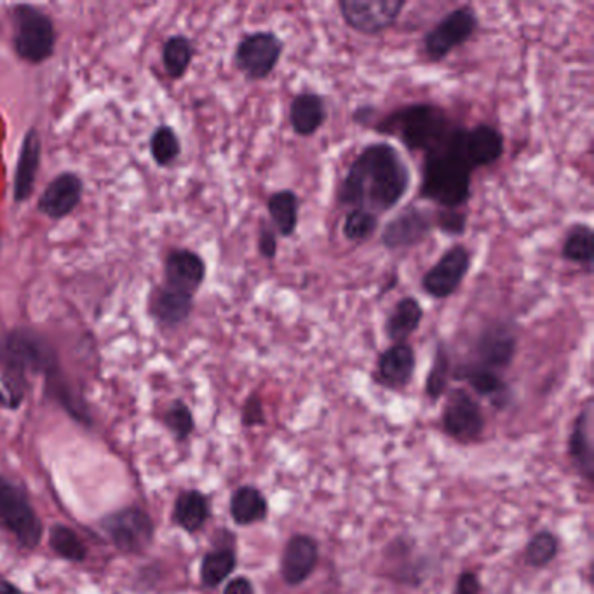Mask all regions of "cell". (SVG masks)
Here are the masks:
<instances>
[{
	"instance_id": "obj_42",
	"label": "cell",
	"mask_w": 594,
	"mask_h": 594,
	"mask_svg": "<svg viewBox=\"0 0 594 594\" xmlns=\"http://www.w3.org/2000/svg\"><path fill=\"white\" fill-rule=\"evenodd\" d=\"M223 594H255V586L248 577L239 575V577H234V579L227 582Z\"/></svg>"
},
{
	"instance_id": "obj_15",
	"label": "cell",
	"mask_w": 594,
	"mask_h": 594,
	"mask_svg": "<svg viewBox=\"0 0 594 594\" xmlns=\"http://www.w3.org/2000/svg\"><path fill=\"white\" fill-rule=\"evenodd\" d=\"M516 347H518V337L511 330V326L493 324L476 340L474 345L476 361L473 365L499 373L500 370H506L513 365Z\"/></svg>"
},
{
	"instance_id": "obj_6",
	"label": "cell",
	"mask_w": 594,
	"mask_h": 594,
	"mask_svg": "<svg viewBox=\"0 0 594 594\" xmlns=\"http://www.w3.org/2000/svg\"><path fill=\"white\" fill-rule=\"evenodd\" d=\"M480 18L473 6H460L446 14L422 39V49L429 61H443L455 49L462 48L476 34Z\"/></svg>"
},
{
	"instance_id": "obj_2",
	"label": "cell",
	"mask_w": 594,
	"mask_h": 594,
	"mask_svg": "<svg viewBox=\"0 0 594 594\" xmlns=\"http://www.w3.org/2000/svg\"><path fill=\"white\" fill-rule=\"evenodd\" d=\"M457 128L445 108L432 103H412L387 115L378 122L375 131L398 136L406 149L422 152L426 157L445 150Z\"/></svg>"
},
{
	"instance_id": "obj_28",
	"label": "cell",
	"mask_w": 594,
	"mask_h": 594,
	"mask_svg": "<svg viewBox=\"0 0 594 594\" xmlns=\"http://www.w3.org/2000/svg\"><path fill=\"white\" fill-rule=\"evenodd\" d=\"M173 520L185 532L194 534L210 520V500L199 490L180 493L173 509Z\"/></svg>"
},
{
	"instance_id": "obj_16",
	"label": "cell",
	"mask_w": 594,
	"mask_h": 594,
	"mask_svg": "<svg viewBox=\"0 0 594 594\" xmlns=\"http://www.w3.org/2000/svg\"><path fill=\"white\" fill-rule=\"evenodd\" d=\"M82 194L84 182L81 176L75 175L72 171H65L49 182L39 197L37 210L51 220H61L77 210L82 201Z\"/></svg>"
},
{
	"instance_id": "obj_30",
	"label": "cell",
	"mask_w": 594,
	"mask_h": 594,
	"mask_svg": "<svg viewBox=\"0 0 594 594\" xmlns=\"http://www.w3.org/2000/svg\"><path fill=\"white\" fill-rule=\"evenodd\" d=\"M194 60V44L185 35H171L168 41L164 42L162 48V65L164 72L173 81L182 79L187 74L190 65Z\"/></svg>"
},
{
	"instance_id": "obj_26",
	"label": "cell",
	"mask_w": 594,
	"mask_h": 594,
	"mask_svg": "<svg viewBox=\"0 0 594 594\" xmlns=\"http://www.w3.org/2000/svg\"><path fill=\"white\" fill-rule=\"evenodd\" d=\"M267 211L270 225L276 230L277 236L291 237L297 232L300 215V197L297 192L284 189L270 194Z\"/></svg>"
},
{
	"instance_id": "obj_14",
	"label": "cell",
	"mask_w": 594,
	"mask_h": 594,
	"mask_svg": "<svg viewBox=\"0 0 594 594\" xmlns=\"http://www.w3.org/2000/svg\"><path fill=\"white\" fill-rule=\"evenodd\" d=\"M432 229L434 213L417 206H406L405 210L399 211L385 225L382 230V244L391 251L410 250L413 246L424 243Z\"/></svg>"
},
{
	"instance_id": "obj_3",
	"label": "cell",
	"mask_w": 594,
	"mask_h": 594,
	"mask_svg": "<svg viewBox=\"0 0 594 594\" xmlns=\"http://www.w3.org/2000/svg\"><path fill=\"white\" fill-rule=\"evenodd\" d=\"M471 180L473 169L450 150H441L424 159L419 197L441 210H459L471 199Z\"/></svg>"
},
{
	"instance_id": "obj_19",
	"label": "cell",
	"mask_w": 594,
	"mask_h": 594,
	"mask_svg": "<svg viewBox=\"0 0 594 594\" xmlns=\"http://www.w3.org/2000/svg\"><path fill=\"white\" fill-rule=\"evenodd\" d=\"M42 140L39 131L35 128L28 129L23 136L20 156L16 161L14 171L13 199L14 203H25L35 190L37 173L41 168Z\"/></svg>"
},
{
	"instance_id": "obj_24",
	"label": "cell",
	"mask_w": 594,
	"mask_h": 594,
	"mask_svg": "<svg viewBox=\"0 0 594 594\" xmlns=\"http://www.w3.org/2000/svg\"><path fill=\"white\" fill-rule=\"evenodd\" d=\"M424 319V307L415 297H405L394 305L384 324L385 335L394 344H405L417 333Z\"/></svg>"
},
{
	"instance_id": "obj_11",
	"label": "cell",
	"mask_w": 594,
	"mask_h": 594,
	"mask_svg": "<svg viewBox=\"0 0 594 594\" xmlns=\"http://www.w3.org/2000/svg\"><path fill=\"white\" fill-rule=\"evenodd\" d=\"M473 264V253L464 244H455L439 257L422 277V290L436 300H445L459 291Z\"/></svg>"
},
{
	"instance_id": "obj_35",
	"label": "cell",
	"mask_w": 594,
	"mask_h": 594,
	"mask_svg": "<svg viewBox=\"0 0 594 594\" xmlns=\"http://www.w3.org/2000/svg\"><path fill=\"white\" fill-rule=\"evenodd\" d=\"M452 375V365H450V356L446 351V345L439 342L434 352V359H432L431 370L427 375L426 380V394L431 401H438L446 389H448V380Z\"/></svg>"
},
{
	"instance_id": "obj_23",
	"label": "cell",
	"mask_w": 594,
	"mask_h": 594,
	"mask_svg": "<svg viewBox=\"0 0 594 594\" xmlns=\"http://www.w3.org/2000/svg\"><path fill=\"white\" fill-rule=\"evenodd\" d=\"M568 457L577 473L588 483L594 478L593 436H591V405L586 406L575 419L568 436Z\"/></svg>"
},
{
	"instance_id": "obj_12",
	"label": "cell",
	"mask_w": 594,
	"mask_h": 594,
	"mask_svg": "<svg viewBox=\"0 0 594 594\" xmlns=\"http://www.w3.org/2000/svg\"><path fill=\"white\" fill-rule=\"evenodd\" d=\"M102 527L112 544L122 553H143L152 544L156 534L154 521L138 507H126L117 513L108 514L102 521Z\"/></svg>"
},
{
	"instance_id": "obj_13",
	"label": "cell",
	"mask_w": 594,
	"mask_h": 594,
	"mask_svg": "<svg viewBox=\"0 0 594 594\" xmlns=\"http://www.w3.org/2000/svg\"><path fill=\"white\" fill-rule=\"evenodd\" d=\"M441 427L446 436L457 443H471L480 439L485 431V415L480 403L466 389L450 392L441 417Z\"/></svg>"
},
{
	"instance_id": "obj_22",
	"label": "cell",
	"mask_w": 594,
	"mask_h": 594,
	"mask_svg": "<svg viewBox=\"0 0 594 594\" xmlns=\"http://www.w3.org/2000/svg\"><path fill=\"white\" fill-rule=\"evenodd\" d=\"M194 311V295L168 288L162 284L150 298V314L166 328L182 326Z\"/></svg>"
},
{
	"instance_id": "obj_4",
	"label": "cell",
	"mask_w": 594,
	"mask_h": 594,
	"mask_svg": "<svg viewBox=\"0 0 594 594\" xmlns=\"http://www.w3.org/2000/svg\"><path fill=\"white\" fill-rule=\"evenodd\" d=\"M54 366L53 352L34 331L16 328L0 338V375L27 385L28 373L49 372Z\"/></svg>"
},
{
	"instance_id": "obj_38",
	"label": "cell",
	"mask_w": 594,
	"mask_h": 594,
	"mask_svg": "<svg viewBox=\"0 0 594 594\" xmlns=\"http://www.w3.org/2000/svg\"><path fill=\"white\" fill-rule=\"evenodd\" d=\"M466 213L460 210H439L434 213V227L448 236H460L466 232Z\"/></svg>"
},
{
	"instance_id": "obj_44",
	"label": "cell",
	"mask_w": 594,
	"mask_h": 594,
	"mask_svg": "<svg viewBox=\"0 0 594 594\" xmlns=\"http://www.w3.org/2000/svg\"><path fill=\"white\" fill-rule=\"evenodd\" d=\"M0 594H28L23 591V589L18 588V586H14L11 582L6 581V579H0Z\"/></svg>"
},
{
	"instance_id": "obj_10",
	"label": "cell",
	"mask_w": 594,
	"mask_h": 594,
	"mask_svg": "<svg viewBox=\"0 0 594 594\" xmlns=\"http://www.w3.org/2000/svg\"><path fill=\"white\" fill-rule=\"evenodd\" d=\"M408 6L406 0H340L338 9L342 20L354 32L378 35L401 18Z\"/></svg>"
},
{
	"instance_id": "obj_39",
	"label": "cell",
	"mask_w": 594,
	"mask_h": 594,
	"mask_svg": "<svg viewBox=\"0 0 594 594\" xmlns=\"http://www.w3.org/2000/svg\"><path fill=\"white\" fill-rule=\"evenodd\" d=\"M277 248H279V237L274 227L269 222H260L258 229V253L265 260H276Z\"/></svg>"
},
{
	"instance_id": "obj_32",
	"label": "cell",
	"mask_w": 594,
	"mask_h": 594,
	"mask_svg": "<svg viewBox=\"0 0 594 594\" xmlns=\"http://www.w3.org/2000/svg\"><path fill=\"white\" fill-rule=\"evenodd\" d=\"M150 156L154 159L157 166L166 168L182 156V143L176 135L175 129L168 124H161L159 128L152 133L149 142Z\"/></svg>"
},
{
	"instance_id": "obj_25",
	"label": "cell",
	"mask_w": 594,
	"mask_h": 594,
	"mask_svg": "<svg viewBox=\"0 0 594 594\" xmlns=\"http://www.w3.org/2000/svg\"><path fill=\"white\" fill-rule=\"evenodd\" d=\"M269 514V502L257 486H239L230 497V516L239 527L262 523Z\"/></svg>"
},
{
	"instance_id": "obj_33",
	"label": "cell",
	"mask_w": 594,
	"mask_h": 594,
	"mask_svg": "<svg viewBox=\"0 0 594 594\" xmlns=\"http://www.w3.org/2000/svg\"><path fill=\"white\" fill-rule=\"evenodd\" d=\"M49 546L60 558L67 561L86 560L88 549L84 546L81 537L75 534L72 528L63 527V525H54L49 532Z\"/></svg>"
},
{
	"instance_id": "obj_17",
	"label": "cell",
	"mask_w": 594,
	"mask_h": 594,
	"mask_svg": "<svg viewBox=\"0 0 594 594\" xmlns=\"http://www.w3.org/2000/svg\"><path fill=\"white\" fill-rule=\"evenodd\" d=\"M319 546L314 537L295 534L283 549L281 577L288 586L304 584L318 567Z\"/></svg>"
},
{
	"instance_id": "obj_1",
	"label": "cell",
	"mask_w": 594,
	"mask_h": 594,
	"mask_svg": "<svg viewBox=\"0 0 594 594\" xmlns=\"http://www.w3.org/2000/svg\"><path fill=\"white\" fill-rule=\"evenodd\" d=\"M412 185V171L398 149L387 142L370 143L359 152L338 187L340 206L384 215L394 210Z\"/></svg>"
},
{
	"instance_id": "obj_36",
	"label": "cell",
	"mask_w": 594,
	"mask_h": 594,
	"mask_svg": "<svg viewBox=\"0 0 594 594\" xmlns=\"http://www.w3.org/2000/svg\"><path fill=\"white\" fill-rule=\"evenodd\" d=\"M560 551V540L553 532H537V534L528 540L525 547V560L528 565L534 568H544L558 556Z\"/></svg>"
},
{
	"instance_id": "obj_20",
	"label": "cell",
	"mask_w": 594,
	"mask_h": 594,
	"mask_svg": "<svg viewBox=\"0 0 594 594\" xmlns=\"http://www.w3.org/2000/svg\"><path fill=\"white\" fill-rule=\"evenodd\" d=\"M417 368L415 349L410 344H392L387 347L377 363V377L385 387L405 389L412 382Z\"/></svg>"
},
{
	"instance_id": "obj_21",
	"label": "cell",
	"mask_w": 594,
	"mask_h": 594,
	"mask_svg": "<svg viewBox=\"0 0 594 594\" xmlns=\"http://www.w3.org/2000/svg\"><path fill=\"white\" fill-rule=\"evenodd\" d=\"M288 117L293 133L302 138H309L323 128L324 122L328 119V105L324 96L312 91H302L291 100Z\"/></svg>"
},
{
	"instance_id": "obj_9",
	"label": "cell",
	"mask_w": 594,
	"mask_h": 594,
	"mask_svg": "<svg viewBox=\"0 0 594 594\" xmlns=\"http://www.w3.org/2000/svg\"><path fill=\"white\" fill-rule=\"evenodd\" d=\"M504 147V135L492 124H478L471 129L459 126L446 145V149L459 156L473 171L499 161Z\"/></svg>"
},
{
	"instance_id": "obj_5",
	"label": "cell",
	"mask_w": 594,
	"mask_h": 594,
	"mask_svg": "<svg viewBox=\"0 0 594 594\" xmlns=\"http://www.w3.org/2000/svg\"><path fill=\"white\" fill-rule=\"evenodd\" d=\"M13 48L30 65L48 61L56 49V28L48 14L30 4L13 7Z\"/></svg>"
},
{
	"instance_id": "obj_43",
	"label": "cell",
	"mask_w": 594,
	"mask_h": 594,
	"mask_svg": "<svg viewBox=\"0 0 594 594\" xmlns=\"http://www.w3.org/2000/svg\"><path fill=\"white\" fill-rule=\"evenodd\" d=\"M372 112V107L356 108V112H354V121L359 122V124H366V122H368V117H372Z\"/></svg>"
},
{
	"instance_id": "obj_27",
	"label": "cell",
	"mask_w": 594,
	"mask_h": 594,
	"mask_svg": "<svg viewBox=\"0 0 594 594\" xmlns=\"http://www.w3.org/2000/svg\"><path fill=\"white\" fill-rule=\"evenodd\" d=\"M453 378L464 380L473 387L476 394L492 399L495 406H502V399L507 401L509 389L497 372L469 363V365H460L459 368H455Z\"/></svg>"
},
{
	"instance_id": "obj_40",
	"label": "cell",
	"mask_w": 594,
	"mask_h": 594,
	"mask_svg": "<svg viewBox=\"0 0 594 594\" xmlns=\"http://www.w3.org/2000/svg\"><path fill=\"white\" fill-rule=\"evenodd\" d=\"M244 427L264 426L265 424V410L262 398H258L257 394H251L250 398L244 401L243 415H241Z\"/></svg>"
},
{
	"instance_id": "obj_18",
	"label": "cell",
	"mask_w": 594,
	"mask_h": 594,
	"mask_svg": "<svg viewBox=\"0 0 594 594\" xmlns=\"http://www.w3.org/2000/svg\"><path fill=\"white\" fill-rule=\"evenodd\" d=\"M206 262L196 251L171 250L164 260V284L173 290L196 295L206 279Z\"/></svg>"
},
{
	"instance_id": "obj_34",
	"label": "cell",
	"mask_w": 594,
	"mask_h": 594,
	"mask_svg": "<svg viewBox=\"0 0 594 594\" xmlns=\"http://www.w3.org/2000/svg\"><path fill=\"white\" fill-rule=\"evenodd\" d=\"M378 225H380V216L365 210H349L345 213L342 234L351 243H366L375 236Z\"/></svg>"
},
{
	"instance_id": "obj_7",
	"label": "cell",
	"mask_w": 594,
	"mask_h": 594,
	"mask_svg": "<svg viewBox=\"0 0 594 594\" xmlns=\"http://www.w3.org/2000/svg\"><path fill=\"white\" fill-rule=\"evenodd\" d=\"M0 523L25 549L39 546L42 523L28 500L27 493L13 481L0 476Z\"/></svg>"
},
{
	"instance_id": "obj_31",
	"label": "cell",
	"mask_w": 594,
	"mask_h": 594,
	"mask_svg": "<svg viewBox=\"0 0 594 594\" xmlns=\"http://www.w3.org/2000/svg\"><path fill=\"white\" fill-rule=\"evenodd\" d=\"M237 567V554L232 547H218L206 554L201 563V582L206 588H218Z\"/></svg>"
},
{
	"instance_id": "obj_37",
	"label": "cell",
	"mask_w": 594,
	"mask_h": 594,
	"mask_svg": "<svg viewBox=\"0 0 594 594\" xmlns=\"http://www.w3.org/2000/svg\"><path fill=\"white\" fill-rule=\"evenodd\" d=\"M164 422H166L169 431L173 432L180 441L189 438L194 431V417H192L189 406L185 405L183 401H175L173 405L169 406L168 412L164 415Z\"/></svg>"
},
{
	"instance_id": "obj_8",
	"label": "cell",
	"mask_w": 594,
	"mask_h": 594,
	"mask_svg": "<svg viewBox=\"0 0 594 594\" xmlns=\"http://www.w3.org/2000/svg\"><path fill=\"white\" fill-rule=\"evenodd\" d=\"M283 51L284 42L279 35L269 30L253 32L237 44L234 63L248 81H265L274 74Z\"/></svg>"
},
{
	"instance_id": "obj_41",
	"label": "cell",
	"mask_w": 594,
	"mask_h": 594,
	"mask_svg": "<svg viewBox=\"0 0 594 594\" xmlns=\"http://www.w3.org/2000/svg\"><path fill=\"white\" fill-rule=\"evenodd\" d=\"M481 581L478 575L466 570L459 575L457 584L453 588V594H481Z\"/></svg>"
},
{
	"instance_id": "obj_29",
	"label": "cell",
	"mask_w": 594,
	"mask_h": 594,
	"mask_svg": "<svg viewBox=\"0 0 594 594\" xmlns=\"http://www.w3.org/2000/svg\"><path fill=\"white\" fill-rule=\"evenodd\" d=\"M561 257L570 264L584 267L591 274L594 265V230L586 223L572 225L561 244Z\"/></svg>"
}]
</instances>
